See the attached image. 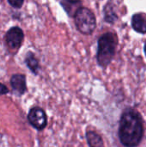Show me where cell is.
<instances>
[{
  "label": "cell",
  "mask_w": 146,
  "mask_h": 147,
  "mask_svg": "<svg viewBox=\"0 0 146 147\" xmlns=\"http://www.w3.org/2000/svg\"><path fill=\"white\" fill-rule=\"evenodd\" d=\"M25 61H26V64L28 66V68L34 73H37V71L39 70V63H38V60L34 58V56L30 53L28 54Z\"/></svg>",
  "instance_id": "cell-9"
},
{
  "label": "cell",
  "mask_w": 146,
  "mask_h": 147,
  "mask_svg": "<svg viewBox=\"0 0 146 147\" xmlns=\"http://www.w3.org/2000/svg\"><path fill=\"white\" fill-rule=\"evenodd\" d=\"M118 135L126 147L138 146L144 136L143 120L139 112L133 109L125 110L120 117Z\"/></svg>",
  "instance_id": "cell-1"
},
{
  "label": "cell",
  "mask_w": 146,
  "mask_h": 147,
  "mask_svg": "<svg viewBox=\"0 0 146 147\" xmlns=\"http://www.w3.org/2000/svg\"><path fill=\"white\" fill-rule=\"evenodd\" d=\"M10 84L12 88L20 95L25 93L27 90L26 86V78L22 74H15L10 78Z\"/></svg>",
  "instance_id": "cell-6"
},
{
  "label": "cell",
  "mask_w": 146,
  "mask_h": 147,
  "mask_svg": "<svg viewBox=\"0 0 146 147\" xmlns=\"http://www.w3.org/2000/svg\"><path fill=\"white\" fill-rule=\"evenodd\" d=\"M86 139L89 147H104L102 137L94 131H89L86 134Z\"/></svg>",
  "instance_id": "cell-8"
},
{
  "label": "cell",
  "mask_w": 146,
  "mask_h": 147,
  "mask_svg": "<svg viewBox=\"0 0 146 147\" xmlns=\"http://www.w3.org/2000/svg\"><path fill=\"white\" fill-rule=\"evenodd\" d=\"M28 119L29 123L37 130H43L47 124L46 115L45 111L39 107H34L30 109Z\"/></svg>",
  "instance_id": "cell-4"
},
{
  "label": "cell",
  "mask_w": 146,
  "mask_h": 147,
  "mask_svg": "<svg viewBox=\"0 0 146 147\" xmlns=\"http://www.w3.org/2000/svg\"><path fill=\"white\" fill-rule=\"evenodd\" d=\"M132 24L137 32L141 34L146 33V16L145 14H135L133 16Z\"/></svg>",
  "instance_id": "cell-7"
},
{
  "label": "cell",
  "mask_w": 146,
  "mask_h": 147,
  "mask_svg": "<svg viewBox=\"0 0 146 147\" xmlns=\"http://www.w3.org/2000/svg\"><path fill=\"white\" fill-rule=\"evenodd\" d=\"M145 53H146V45H145Z\"/></svg>",
  "instance_id": "cell-12"
},
{
  "label": "cell",
  "mask_w": 146,
  "mask_h": 147,
  "mask_svg": "<svg viewBox=\"0 0 146 147\" xmlns=\"http://www.w3.org/2000/svg\"><path fill=\"white\" fill-rule=\"evenodd\" d=\"M75 23L81 33L90 34L96 28V17L89 9L80 8L75 14Z\"/></svg>",
  "instance_id": "cell-3"
},
{
  "label": "cell",
  "mask_w": 146,
  "mask_h": 147,
  "mask_svg": "<svg viewBox=\"0 0 146 147\" xmlns=\"http://www.w3.org/2000/svg\"><path fill=\"white\" fill-rule=\"evenodd\" d=\"M115 39L112 34L107 33L103 34L98 41L97 60L100 65L105 67L112 60L115 52Z\"/></svg>",
  "instance_id": "cell-2"
},
{
  "label": "cell",
  "mask_w": 146,
  "mask_h": 147,
  "mask_svg": "<svg viewBox=\"0 0 146 147\" xmlns=\"http://www.w3.org/2000/svg\"><path fill=\"white\" fill-rule=\"evenodd\" d=\"M8 92H9L8 88L4 84H3L0 83V96L1 95H4V94H7Z\"/></svg>",
  "instance_id": "cell-11"
},
{
  "label": "cell",
  "mask_w": 146,
  "mask_h": 147,
  "mask_svg": "<svg viewBox=\"0 0 146 147\" xmlns=\"http://www.w3.org/2000/svg\"><path fill=\"white\" fill-rule=\"evenodd\" d=\"M23 32L18 27H13L9 29L6 34V42L9 48L17 49L20 47L23 40Z\"/></svg>",
  "instance_id": "cell-5"
},
{
  "label": "cell",
  "mask_w": 146,
  "mask_h": 147,
  "mask_svg": "<svg viewBox=\"0 0 146 147\" xmlns=\"http://www.w3.org/2000/svg\"><path fill=\"white\" fill-rule=\"evenodd\" d=\"M24 0H8L9 3L14 8H21Z\"/></svg>",
  "instance_id": "cell-10"
}]
</instances>
